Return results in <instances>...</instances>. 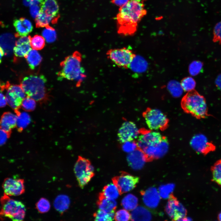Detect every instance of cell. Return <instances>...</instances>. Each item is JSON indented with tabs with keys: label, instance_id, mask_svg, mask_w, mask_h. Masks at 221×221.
Here are the masks:
<instances>
[{
	"label": "cell",
	"instance_id": "6da1fadb",
	"mask_svg": "<svg viewBox=\"0 0 221 221\" xmlns=\"http://www.w3.org/2000/svg\"><path fill=\"white\" fill-rule=\"evenodd\" d=\"M146 13L141 2L128 1L120 7L116 16L118 33L125 36L134 34L138 23Z\"/></svg>",
	"mask_w": 221,
	"mask_h": 221
},
{
	"label": "cell",
	"instance_id": "7a4b0ae2",
	"mask_svg": "<svg viewBox=\"0 0 221 221\" xmlns=\"http://www.w3.org/2000/svg\"><path fill=\"white\" fill-rule=\"evenodd\" d=\"M82 61V55L77 51L66 57L60 63L61 70L57 74L58 80H74L76 82L77 86H80L86 77Z\"/></svg>",
	"mask_w": 221,
	"mask_h": 221
},
{
	"label": "cell",
	"instance_id": "3957f363",
	"mask_svg": "<svg viewBox=\"0 0 221 221\" xmlns=\"http://www.w3.org/2000/svg\"><path fill=\"white\" fill-rule=\"evenodd\" d=\"M181 106L184 111L198 119L210 115L208 114L205 99L196 91H188L182 98Z\"/></svg>",
	"mask_w": 221,
	"mask_h": 221
},
{
	"label": "cell",
	"instance_id": "277c9868",
	"mask_svg": "<svg viewBox=\"0 0 221 221\" xmlns=\"http://www.w3.org/2000/svg\"><path fill=\"white\" fill-rule=\"evenodd\" d=\"M46 78L43 75H31L24 77L20 85L27 96L36 101H40L46 96Z\"/></svg>",
	"mask_w": 221,
	"mask_h": 221
},
{
	"label": "cell",
	"instance_id": "5b68a950",
	"mask_svg": "<svg viewBox=\"0 0 221 221\" xmlns=\"http://www.w3.org/2000/svg\"><path fill=\"white\" fill-rule=\"evenodd\" d=\"M1 216L15 221H22L24 219L25 208L22 202L10 198L5 194L1 197Z\"/></svg>",
	"mask_w": 221,
	"mask_h": 221
},
{
	"label": "cell",
	"instance_id": "8992f818",
	"mask_svg": "<svg viewBox=\"0 0 221 221\" xmlns=\"http://www.w3.org/2000/svg\"><path fill=\"white\" fill-rule=\"evenodd\" d=\"M74 172L79 186L83 188L94 176V167L90 161L79 156L74 167Z\"/></svg>",
	"mask_w": 221,
	"mask_h": 221
},
{
	"label": "cell",
	"instance_id": "52a82bcc",
	"mask_svg": "<svg viewBox=\"0 0 221 221\" xmlns=\"http://www.w3.org/2000/svg\"><path fill=\"white\" fill-rule=\"evenodd\" d=\"M106 55L108 58L118 67L125 69L130 68L136 56L131 50L125 47L110 49Z\"/></svg>",
	"mask_w": 221,
	"mask_h": 221
},
{
	"label": "cell",
	"instance_id": "ba28073f",
	"mask_svg": "<svg viewBox=\"0 0 221 221\" xmlns=\"http://www.w3.org/2000/svg\"><path fill=\"white\" fill-rule=\"evenodd\" d=\"M143 116L147 126L151 130H163L167 128L169 120L159 110L148 108L143 113Z\"/></svg>",
	"mask_w": 221,
	"mask_h": 221
},
{
	"label": "cell",
	"instance_id": "9c48e42d",
	"mask_svg": "<svg viewBox=\"0 0 221 221\" xmlns=\"http://www.w3.org/2000/svg\"><path fill=\"white\" fill-rule=\"evenodd\" d=\"M6 96L7 104L14 110L21 107L22 102L26 94L20 85H12L7 82L6 84Z\"/></svg>",
	"mask_w": 221,
	"mask_h": 221
},
{
	"label": "cell",
	"instance_id": "30bf717a",
	"mask_svg": "<svg viewBox=\"0 0 221 221\" xmlns=\"http://www.w3.org/2000/svg\"><path fill=\"white\" fill-rule=\"evenodd\" d=\"M139 178L125 172H121L119 175L113 177L112 180L117 187L120 194L128 192L134 188Z\"/></svg>",
	"mask_w": 221,
	"mask_h": 221
},
{
	"label": "cell",
	"instance_id": "8fae6325",
	"mask_svg": "<svg viewBox=\"0 0 221 221\" xmlns=\"http://www.w3.org/2000/svg\"><path fill=\"white\" fill-rule=\"evenodd\" d=\"M168 199L165 211L172 220L180 221L185 217L187 214L186 209L172 193Z\"/></svg>",
	"mask_w": 221,
	"mask_h": 221
},
{
	"label": "cell",
	"instance_id": "7c38bea8",
	"mask_svg": "<svg viewBox=\"0 0 221 221\" xmlns=\"http://www.w3.org/2000/svg\"><path fill=\"white\" fill-rule=\"evenodd\" d=\"M164 137L159 132L155 131H146L140 132L138 138V147L142 151L146 148L155 145L160 142Z\"/></svg>",
	"mask_w": 221,
	"mask_h": 221
},
{
	"label": "cell",
	"instance_id": "4fadbf2b",
	"mask_svg": "<svg viewBox=\"0 0 221 221\" xmlns=\"http://www.w3.org/2000/svg\"><path fill=\"white\" fill-rule=\"evenodd\" d=\"M190 144L196 152L204 155L214 151L216 149L215 145L202 134H197L193 137Z\"/></svg>",
	"mask_w": 221,
	"mask_h": 221
},
{
	"label": "cell",
	"instance_id": "5bb4252c",
	"mask_svg": "<svg viewBox=\"0 0 221 221\" xmlns=\"http://www.w3.org/2000/svg\"><path fill=\"white\" fill-rule=\"evenodd\" d=\"M140 134L135 124L131 121L123 122L119 129L118 133V141L121 143L134 141Z\"/></svg>",
	"mask_w": 221,
	"mask_h": 221
},
{
	"label": "cell",
	"instance_id": "9a60e30c",
	"mask_svg": "<svg viewBox=\"0 0 221 221\" xmlns=\"http://www.w3.org/2000/svg\"><path fill=\"white\" fill-rule=\"evenodd\" d=\"M24 180L21 179L7 178L2 184V187L4 194L8 196H17L21 195L25 192Z\"/></svg>",
	"mask_w": 221,
	"mask_h": 221
},
{
	"label": "cell",
	"instance_id": "2e32d148",
	"mask_svg": "<svg viewBox=\"0 0 221 221\" xmlns=\"http://www.w3.org/2000/svg\"><path fill=\"white\" fill-rule=\"evenodd\" d=\"M168 148L169 144L167 140L164 137L159 144L154 146L148 147L143 151L146 155L147 162H149L163 156L167 153Z\"/></svg>",
	"mask_w": 221,
	"mask_h": 221
},
{
	"label": "cell",
	"instance_id": "e0dca14e",
	"mask_svg": "<svg viewBox=\"0 0 221 221\" xmlns=\"http://www.w3.org/2000/svg\"><path fill=\"white\" fill-rule=\"evenodd\" d=\"M127 160L130 166L135 170L142 169L145 163L147 162L145 153L138 147L134 151L129 153Z\"/></svg>",
	"mask_w": 221,
	"mask_h": 221
},
{
	"label": "cell",
	"instance_id": "ac0fdd59",
	"mask_svg": "<svg viewBox=\"0 0 221 221\" xmlns=\"http://www.w3.org/2000/svg\"><path fill=\"white\" fill-rule=\"evenodd\" d=\"M145 204L151 208H156L158 206L161 196L158 191L154 187H151L145 191L140 192Z\"/></svg>",
	"mask_w": 221,
	"mask_h": 221
},
{
	"label": "cell",
	"instance_id": "d6986e66",
	"mask_svg": "<svg viewBox=\"0 0 221 221\" xmlns=\"http://www.w3.org/2000/svg\"><path fill=\"white\" fill-rule=\"evenodd\" d=\"M31 37L24 36L19 37L16 41L13 48V52L15 56L25 57L32 49L30 45Z\"/></svg>",
	"mask_w": 221,
	"mask_h": 221
},
{
	"label": "cell",
	"instance_id": "ffe728a7",
	"mask_svg": "<svg viewBox=\"0 0 221 221\" xmlns=\"http://www.w3.org/2000/svg\"><path fill=\"white\" fill-rule=\"evenodd\" d=\"M13 25L16 32V37L27 36L33 29V25L28 19L23 17L14 20Z\"/></svg>",
	"mask_w": 221,
	"mask_h": 221
},
{
	"label": "cell",
	"instance_id": "44dd1931",
	"mask_svg": "<svg viewBox=\"0 0 221 221\" xmlns=\"http://www.w3.org/2000/svg\"><path fill=\"white\" fill-rule=\"evenodd\" d=\"M40 11L47 15L58 20L59 6L56 0H44L41 3Z\"/></svg>",
	"mask_w": 221,
	"mask_h": 221
},
{
	"label": "cell",
	"instance_id": "7402d4cb",
	"mask_svg": "<svg viewBox=\"0 0 221 221\" xmlns=\"http://www.w3.org/2000/svg\"><path fill=\"white\" fill-rule=\"evenodd\" d=\"M17 115L11 112L4 113L1 117L0 121L1 129L9 132L16 126Z\"/></svg>",
	"mask_w": 221,
	"mask_h": 221
},
{
	"label": "cell",
	"instance_id": "603a6c76",
	"mask_svg": "<svg viewBox=\"0 0 221 221\" xmlns=\"http://www.w3.org/2000/svg\"><path fill=\"white\" fill-rule=\"evenodd\" d=\"M97 204L100 209L107 212L115 211L117 206L114 199L105 197L102 192L99 194Z\"/></svg>",
	"mask_w": 221,
	"mask_h": 221
},
{
	"label": "cell",
	"instance_id": "cb8c5ba5",
	"mask_svg": "<svg viewBox=\"0 0 221 221\" xmlns=\"http://www.w3.org/2000/svg\"><path fill=\"white\" fill-rule=\"evenodd\" d=\"M132 221H149L152 219L150 212L145 207L138 206L133 210L131 213Z\"/></svg>",
	"mask_w": 221,
	"mask_h": 221
},
{
	"label": "cell",
	"instance_id": "d4e9b609",
	"mask_svg": "<svg viewBox=\"0 0 221 221\" xmlns=\"http://www.w3.org/2000/svg\"><path fill=\"white\" fill-rule=\"evenodd\" d=\"M70 204L69 197L67 195L61 194L55 199L53 205L55 208L60 213H62L68 208Z\"/></svg>",
	"mask_w": 221,
	"mask_h": 221
},
{
	"label": "cell",
	"instance_id": "484cf974",
	"mask_svg": "<svg viewBox=\"0 0 221 221\" xmlns=\"http://www.w3.org/2000/svg\"><path fill=\"white\" fill-rule=\"evenodd\" d=\"M15 37L9 33L3 34L1 36L0 47L2 48L6 55L7 52L6 51L10 52L12 50L13 47H14L15 45L16 41H15Z\"/></svg>",
	"mask_w": 221,
	"mask_h": 221
},
{
	"label": "cell",
	"instance_id": "4316f807",
	"mask_svg": "<svg viewBox=\"0 0 221 221\" xmlns=\"http://www.w3.org/2000/svg\"><path fill=\"white\" fill-rule=\"evenodd\" d=\"M30 68L34 69L41 62L42 57L37 50L32 49L25 57Z\"/></svg>",
	"mask_w": 221,
	"mask_h": 221
},
{
	"label": "cell",
	"instance_id": "83f0119b",
	"mask_svg": "<svg viewBox=\"0 0 221 221\" xmlns=\"http://www.w3.org/2000/svg\"><path fill=\"white\" fill-rule=\"evenodd\" d=\"M35 18L36 25L37 27H45L49 26L51 24L56 23L58 20L47 15L41 11H40Z\"/></svg>",
	"mask_w": 221,
	"mask_h": 221
},
{
	"label": "cell",
	"instance_id": "f1b7e54d",
	"mask_svg": "<svg viewBox=\"0 0 221 221\" xmlns=\"http://www.w3.org/2000/svg\"><path fill=\"white\" fill-rule=\"evenodd\" d=\"M138 198L134 195L129 194L123 197L121 201V205L124 208L128 211L133 210L137 207Z\"/></svg>",
	"mask_w": 221,
	"mask_h": 221
},
{
	"label": "cell",
	"instance_id": "f546056e",
	"mask_svg": "<svg viewBox=\"0 0 221 221\" xmlns=\"http://www.w3.org/2000/svg\"><path fill=\"white\" fill-rule=\"evenodd\" d=\"M17 115L16 126L20 130L26 128L31 122V117L26 111H23L18 113Z\"/></svg>",
	"mask_w": 221,
	"mask_h": 221
},
{
	"label": "cell",
	"instance_id": "4dcf8cb0",
	"mask_svg": "<svg viewBox=\"0 0 221 221\" xmlns=\"http://www.w3.org/2000/svg\"><path fill=\"white\" fill-rule=\"evenodd\" d=\"M102 192L105 197L114 200L120 195L118 189L114 184H108L105 185Z\"/></svg>",
	"mask_w": 221,
	"mask_h": 221
},
{
	"label": "cell",
	"instance_id": "1f68e13d",
	"mask_svg": "<svg viewBox=\"0 0 221 221\" xmlns=\"http://www.w3.org/2000/svg\"><path fill=\"white\" fill-rule=\"evenodd\" d=\"M212 180L221 186V159L217 161L211 168Z\"/></svg>",
	"mask_w": 221,
	"mask_h": 221
},
{
	"label": "cell",
	"instance_id": "d6a6232c",
	"mask_svg": "<svg viewBox=\"0 0 221 221\" xmlns=\"http://www.w3.org/2000/svg\"><path fill=\"white\" fill-rule=\"evenodd\" d=\"M147 67V64L145 60L140 56H136L132 62L130 68L132 71L138 72H142L145 71Z\"/></svg>",
	"mask_w": 221,
	"mask_h": 221
},
{
	"label": "cell",
	"instance_id": "836d02e7",
	"mask_svg": "<svg viewBox=\"0 0 221 221\" xmlns=\"http://www.w3.org/2000/svg\"><path fill=\"white\" fill-rule=\"evenodd\" d=\"M115 211L107 212L100 209L94 213L93 216L95 221H110L114 219Z\"/></svg>",
	"mask_w": 221,
	"mask_h": 221
},
{
	"label": "cell",
	"instance_id": "e575fe53",
	"mask_svg": "<svg viewBox=\"0 0 221 221\" xmlns=\"http://www.w3.org/2000/svg\"><path fill=\"white\" fill-rule=\"evenodd\" d=\"M45 41L43 36L38 35L31 37L30 45L32 48L37 50L42 49L45 45Z\"/></svg>",
	"mask_w": 221,
	"mask_h": 221
},
{
	"label": "cell",
	"instance_id": "d590c367",
	"mask_svg": "<svg viewBox=\"0 0 221 221\" xmlns=\"http://www.w3.org/2000/svg\"><path fill=\"white\" fill-rule=\"evenodd\" d=\"M42 36L48 43L54 42L56 39V34L55 30L49 26L45 27L42 32Z\"/></svg>",
	"mask_w": 221,
	"mask_h": 221
},
{
	"label": "cell",
	"instance_id": "8d00e7d4",
	"mask_svg": "<svg viewBox=\"0 0 221 221\" xmlns=\"http://www.w3.org/2000/svg\"><path fill=\"white\" fill-rule=\"evenodd\" d=\"M174 187L175 185L173 183L160 186L159 188L158 192L161 197L164 199L169 198Z\"/></svg>",
	"mask_w": 221,
	"mask_h": 221
},
{
	"label": "cell",
	"instance_id": "74e56055",
	"mask_svg": "<svg viewBox=\"0 0 221 221\" xmlns=\"http://www.w3.org/2000/svg\"><path fill=\"white\" fill-rule=\"evenodd\" d=\"M36 101L33 99L27 96L23 100L21 107L24 111L27 112L32 111L36 108Z\"/></svg>",
	"mask_w": 221,
	"mask_h": 221
},
{
	"label": "cell",
	"instance_id": "f35d334b",
	"mask_svg": "<svg viewBox=\"0 0 221 221\" xmlns=\"http://www.w3.org/2000/svg\"><path fill=\"white\" fill-rule=\"evenodd\" d=\"M180 85L184 91L188 92L194 90L196 86V83L192 77H188L182 80Z\"/></svg>",
	"mask_w": 221,
	"mask_h": 221
},
{
	"label": "cell",
	"instance_id": "ab89813d",
	"mask_svg": "<svg viewBox=\"0 0 221 221\" xmlns=\"http://www.w3.org/2000/svg\"><path fill=\"white\" fill-rule=\"evenodd\" d=\"M36 207L40 213L47 212L49 210L50 205L49 201L46 199L42 198L37 202Z\"/></svg>",
	"mask_w": 221,
	"mask_h": 221
},
{
	"label": "cell",
	"instance_id": "60d3db41",
	"mask_svg": "<svg viewBox=\"0 0 221 221\" xmlns=\"http://www.w3.org/2000/svg\"><path fill=\"white\" fill-rule=\"evenodd\" d=\"M203 66L202 63L199 61L192 62L189 65V72L193 76L197 75L202 71Z\"/></svg>",
	"mask_w": 221,
	"mask_h": 221
},
{
	"label": "cell",
	"instance_id": "b9f144b4",
	"mask_svg": "<svg viewBox=\"0 0 221 221\" xmlns=\"http://www.w3.org/2000/svg\"><path fill=\"white\" fill-rule=\"evenodd\" d=\"M125 209L117 211L115 214L114 219L116 221H126L131 219V214Z\"/></svg>",
	"mask_w": 221,
	"mask_h": 221
},
{
	"label": "cell",
	"instance_id": "7bdbcfd3",
	"mask_svg": "<svg viewBox=\"0 0 221 221\" xmlns=\"http://www.w3.org/2000/svg\"><path fill=\"white\" fill-rule=\"evenodd\" d=\"M213 34L214 42L221 44V22L218 23L215 26Z\"/></svg>",
	"mask_w": 221,
	"mask_h": 221
},
{
	"label": "cell",
	"instance_id": "ee69618b",
	"mask_svg": "<svg viewBox=\"0 0 221 221\" xmlns=\"http://www.w3.org/2000/svg\"><path fill=\"white\" fill-rule=\"evenodd\" d=\"M123 144L122 149L126 152H131L138 148L137 143H135L134 141L127 142Z\"/></svg>",
	"mask_w": 221,
	"mask_h": 221
},
{
	"label": "cell",
	"instance_id": "f6af8a7d",
	"mask_svg": "<svg viewBox=\"0 0 221 221\" xmlns=\"http://www.w3.org/2000/svg\"><path fill=\"white\" fill-rule=\"evenodd\" d=\"M8 132L1 129L0 130V145H2L6 142L8 138Z\"/></svg>",
	"mask_w": 221,
	"mask_h": 221
},
{
	"label": "cell",
	"instance_id": "bcb514c9",
	"mask_svg": "<svg viewBox=\"0 0 221 221\" xmlns=\"http://www.w3.org/2000/svg\"><path fill=\"white\" fill-rule=\"evenodd\" d=\"M30 7V14L33 17L35 18L40 12V7H39L38 5L32 6Z\"/></svg>",
	"mask_w": 221,
	"mask_h": 221
},
{
	"label": "cell",
	"instance_id": "7dc6e473",
	"mask_svg": "<svg viewBox=\"0 0 221 221\" xmlns=\"http://www.w3.org/2000/svg\"><path fill=\"white\" fill-rule=\"evenodd\" d=\"M43 0H24L25 5L30 6L34 5H40Z\"/></svg>",
	"mask_w": 221,
	"mask_h": 221
},
{
	"label": "cell",
	"instance_id": "c3c4849f",
	"mask_svg": "<svg viewBox=\"0 0 221 221\" xmlns=\"http://www.w3.org/2000/svg\"><path fill=\"white\" fill-rule=\"evenodd\" d=\"M0 106L1 107H4L7 104V102L6 99V96L3 93H0Z\"/></svg>",
	"mask_w": 221,
	"mask_h": 221
},
{
	"label": "cell",
	"instance_id": "681fc988",
	"mask_svg": "<svg viewBox=\"0 0 221 221\" xmlns=\"http://www.w3.org/2000/svg\"><path fill=\"white\" fill-rule=\"evenodd\" d=\"M128 1V0H112L113 3L118 6L121 5V6L125 4Z\"/></svg>",
	"mask_w": 221,
	"mask_h": 221
},
{
	"label": "cell",
	"instance_id": "f907efd6",
	"mask_svg": "<svg viewBox=\"0 0 221 221\" xmlns=\"http://www.w3.org/2000/svg\"><path fill=\"white\" fill-rule=\"evenodd\" d=\"M215 83L217 88L221 91V74L217 77L215 81Z\"/></svg>",
	"mask_w": 221,
	"mask_h": 221
},
{
	"label": "cell",
	"instance_id": "816d5d0a",
	"mask_svg": "<svg viewBox=\"0 0 221 221\" xmlns=\"http://www.w3.org/2000/svg\"><path fill=\"white\" fill-rule=\"evenodd\" d=\"M4 54L5 53L1 47H0V62L1 61L2 57L3 56Z\"/></svg>",
	"mask_w": 221,
	"mask_h": 221
},
{
	"label": "cell",
	"instance_id": "f5cc1de1",
	"mask_svg": "<svg viewBox=\"0 0 221 221\" xmlns=\"http://www.w3.org/2000/svg\"><path fill=\"white\" fill-rule=\"evenodd\" d=\"M218 219L219 220L221 221V212L218 215Z\"/></svg>",
	"mask_w": 221,
	"mask_h": 221
},
{
	"label": "cell",
	"instance_id": "db71d44e",
	"mask_svg": "<svg viewBox=\"0 0 221 221\" xmlns=\"http://www.w3.org/2000/svg\"><path fill=\"white\" fill-rule=\"evenodd\" d=\"M133 0V1H135L139 2H141V1H142V0Z\"/></svg>",
	"mask_w": 221,
	"mask_h": 221
}]
</instances>
